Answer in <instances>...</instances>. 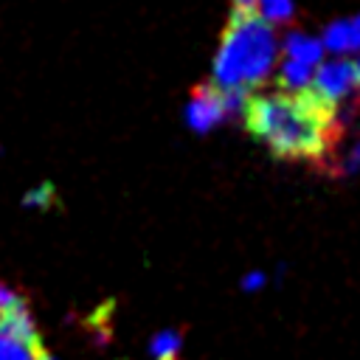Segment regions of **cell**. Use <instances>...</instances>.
I'll use <instances>...</instances> for the list:
<instances>
[{"instance_id": "obj_1", "label": "cell", "mask_w": 360, "mask_h": 360, "mask_svg": "<svg viewBox=\"0 0 360 360\" xmlns=\"http://www.w3.org/2000/svg\"><path fill=\"white\" fill-rule=\"evenodd\" d=\"M245 127L276 158L326 160L338 138V110L304 93H256L245 101Z\"/></svg>"}, {"instance_id": "obj_2", "label": "cell", "mask_w": 360, "mask_h": 360, "mask_svg": "<svg viewBox=\"0 0 360 360\" xmlns=\"http://www.w3.org/2000/svg\"><path fill=\"white\" fill-rule=\"evenodd\" d=\"M276 53L278 42L273 25H267L250 8H233L214 59V87L228 93H248L270 76Z\"/></svg>"}, {"instance_id": "obj_3", "label": "cell", "mask_w": 360, "mask_h": 360, "mask_svg": "<svg viewBox=\"0 0 360 360\" xmlns=\"http://www.w3.org/2000/svg\"><path fill=\"white\" fill-rule=\"evenodd\" d=\"M245 101H248V93H228V90H217L214 84H202L191 93L186 104V124L200 135L211 132L228 115L242 112Z\"/></svg>"}, {"instance_id": "obj_4", "label": "cell", "mask_w": 360, "mask_h": 360, "mask_svg": "<svg viewBox=\"0 0 360 360\" xmlns=\"http://www.w3.org/2000/svg\"><path fill=\"white\" fill-rule=\"evenodd\" d=\"M354 62H346V59H332V62H321L307 93L321 101L323 107L329 110H338V104L343 98L352 96L354 90Z\"/></svg>"}, {"instance_id": "obj_5", "label": "cell", "mask_w": 360, "mask_h": 360, "mask_svg": "<svg viewBox=\"0 0 360 360\" xmlns=\"http://www.w3.org/2000/svg\"><path fill=\"white\" fill-rule=\"evenodd\" d=\"M321 45L323 51H332V53H352V51H360V14L357 17H349V20H335L326 25L323 37H321Z\"/></svg>"}, {"instance_id": "obj_6", "label": "cell", "mask_w": 360, "mask_h": 360, "mask_svg": "<svg viewBox=\"0 0 360 360\" xmlns=\"http://www.w3.org/2000/svg\"><path fill=\"white\" fill-rule=\"evenodd\" d=\"M284 56L290 62H298V65H307V68L315 70L321 65V59H323V45H321V39H315L309 34L292 31L284 39Z\"/></svg>"}, {"instance_id": "obj_7", "label": "cell", "mask_w": 360, "mask_h": 360, "mask_svg": "<svg viewBox=\"0 0 360 360\" xmlns=\"http://www.w3.org/2000/svg\"><path fill=\"white\" fill-rule=\"evenodd\" d=\"M45 349L39 340H25L0 329V360H42Z\"/></svg>"}, {"instance_id": "obj_8", "label": "cell", "mask_w": 360, "mask_h": 360, "mask_svg": "<svg viewBox=\"0 0 360 360\" xmlns=\"http://www.w3.org/2000/svg\"><path fill=\"white\" fill-rule=\"evenodd\" d=\"M278 82H281V93H304L312 82V68L307 65H298V62H290L284 59L281 70H278Z\"/></svg>"}, {"instance_id": "obj_9", "label": "cell", "mask_w": 360, "mask_h": 360, "mask_svg": "<svg viewBox=\"0 0 360 360\" xmlns=\"http://www.w3.org/2000/svg\"><path fill=\"white\" fill-rule=\"evenodd\" d=\"M250 11H256L267 25H278L295 14V3L292 0H250Z\"/></svg>"}, {"instance_id": "obj_10", "label": "cell", "mask_w": 360, "mask_h": 360, "mask_svg": "<svg viewBox=\"0 0 360 360\" xmlns=\"http://www.w3.org/2000/svg\"><path fill=\"white\" fill-rule=\"evenodd\" d=\"M180 349H183V338L174 329H163L152 338L149 343V357L152 360H180Z\"/></svg>"}, {"instance_id": "obj_11", "label": "cell", "mask_w": 360, "mask_h": 360, "mask_svg": "<svg viewBox=\"0 0 360 360\" xmlns=\"http://www.w3.org/2000/svg\"><path fill=\"white\" fill-rule=\"evenodd\" d=\"M357 169H360V138H357L354 146L346 152V158L340 160L338 172H340V174H352V172H357Z\"/></svg>"}, {"instance_id": "obj_12", "label": "cell", "mask_w": 360, "mask_h": 360, "mask_svg": "<svg viewBox=\"0 0 360 360\" xmlns=\"http://www.w3.org/2000/svg\"><path fill=\"white\" fill-rule=\"evenodd\" d=\"M51 197H53V188H51V183H42L37 191H31L28 197H25V205H48L51 202Z\"/></svg>"}, {"instance_id": "obj_13", "label": "cell", "mask_w": 360, "mask_h": 360, "mask_svg": "<svg viewBox=\"0 0 360 360\" xmlns=\"http://www.w3.org/2000/svg\"><path fill=\"white\" fill-rule=\"evenodd\" d=\"M267 284V278H264V273H259V270H253V273H248L245 278H242V290H248V292H256V290H262Z\"/></svg>"}, {"instance_id": "obj_14", "label": "cell", "mask_w": 360, "mask_h": 360, "mask_svg": "<svg viewBox=\"0 0 360 360\" xmlns=\"http://www.w3.org/2000/svg\"><path fill=\"white\" fill-rule=\"evenodd\" d=\"M354 84H357V87H360V59H357V62H354Z\"/></svg>"}, {"instance_id": "obj_15", "label": "cell", "mask_w": 360, "mask_h": 360, "mask_svg": "<svg viewBox=\"0 0 360 360\" xmlns=\"http://www.w3.org/2000/svg\"><path fill=\"white\" fill-rule=\"evenodd\" d=\"M233 8H250V0H233Z\"/></svg>"}, {"instance_id": "obj_16", "label": "cell", "mask_w": 360, "mask_h": 360, "mask_svg": "<svg viewBox=\"0 0 360 360\" xmlns=\"http://www.w3.org/2000/svg\"><path fill=\"white\" fill-rule=\"evenodd\" d=\"M42 360H53V357H51V354H45V357H42Z\"/></svg>"}]
</instances>
